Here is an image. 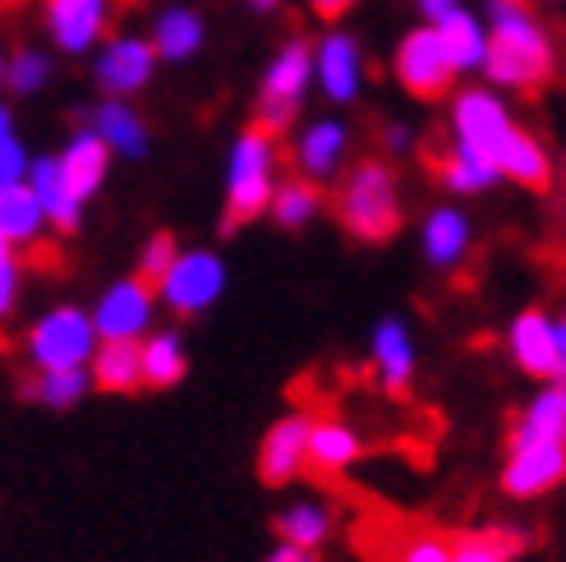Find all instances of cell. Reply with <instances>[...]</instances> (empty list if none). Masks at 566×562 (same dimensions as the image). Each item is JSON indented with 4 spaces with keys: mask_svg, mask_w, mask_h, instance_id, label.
<instances>
[{
    "mask_svg": "<svg viewBox=\"0 0 566 562\" xmlns=\"http://www.w3.org/2000/svg\"><path fill=\"white\" fill-rule=\"evenodd\" d=\"M493 33H489V55L484 70L502 89H521L534 93L553 79V42L544 33V23L534 19V10L525 0H493Z\"/></svg>",
    "mask_w": 566,
    "mask_h": 562,
    "instance_id": "obj_1",
    "label": "cell"
},
{
    "mask_svg": "<svg viewBox=\"0 0 566 562\" xmlns=\"http://www.w3.org/2000/svg\"><path fill=\"white\" fill-rule=\"evenodd\" d=\"M336 217L355 240H391L401 231V194L387 162H359L336 189Z\"/></svg>",
    "mask_w": 566,
    "mask_h": 562,
    "instance_id": "obj_2",
    "label": "cell"
},
{
    "mask_svg": "<svg viewBox=\"0 0 566 562\" xmlns=\"http://www.w3.org/2000/svg\"><path fill=\"white\" fill-rule=\"evenodd\" d=\"M276 194V134L249 125L231 153V180H226V217L221 227L235 231L244 221L263 217Z\"/></svg>",
    "mask_w": 566,
    "mask_h": 562,
    "instance_id": "obj_3",
    "label": "cell"
},
{
    "mask_svg": "<svg viewBox=\"0 0 566 562\" xmlns=\"http://www.w3.org/2000/svg\"><path fill=\"white\" fill-rule=\"evenodd\" d=\"M97 342V327L93 319L83 314V309H55V314H46L33 336H28V355H33L38 370L46 374H61V370H83V360H93V346Z\"/></svg>",
    "mask_w": 566,
    "mask_h": 562,
    "instance_id": "obj_4",
    "label": "cell"
},
{
    "mask_svg": "<svg viewBox=\"0 0 566 562\" xmlns=\"http://www.w3.org/2000/svg\"><path fill=\"white\" fill-rule=\"evenodd\" d=\"M461 70L451 65V55L438 38L433 23L415 28V33L401 42V51H396V79H401V89L419 102H438L451 93V79H457Z\"/></svg>",
    "mask_w": 566,
    "mask_h": 562,
    "instance_id": "obj_5",
    "label": "cell"
},
{
    "mask_svg": "<svg viewBox=\"0 0 566 562\" xmlns=\"http://www.w3.org/2000/svg\"><path fill=\"white\" fill-rule=\"evenodd\" d=\"M308 74H314V51H308L304 42H286L281 46V55L272 61L268 79H263V93H259V121L268 134H281L291 121H295V106L304 97V83Z\"/></svg>",
    "mask_w": 566,
    "mask_h": 562,
    "instance_id": "obj_6",
    "label": "cell"
},
{
    "mask_svg": "<svg viewBox=\"0 0 566 562\" xmlns=\"http://www.w3.org/2000/svg\"><path fill=\"white\" fill-rule=\"evenodd\" d=\"M451 129H457V144L461 148L489 157L493 166H497L502 148L512 144V134H516L512 116H506V106L493 93H484V89H465L457 97V106H451Z\"/></svg>",
    "mask_w": 566,
    "mask_h": 562,
    "instance_id": "obj_7",
    "label": "cell"
},
{
    "mask_svg": "<svg viewBox=\"0 0 566 562\" xmlns=\"http://www.w3.org/2000/svg\"><path fill=\"white\" fill-rule=\"evenodd\" d=\"M566 480V443H530L506 447L502 489L512 498H539Z\"/></svg>",
    "mask_w": 566,
    "mask_h": 562,
    "instance_id": "obj_8",
    "label": "cell"
},
{
    "mask_svg": "<svg viewBox=\"0 0 566 562\" xmlns=\"http://www.w3.org/2000/svg\"><path fill=\"white\" fill-rule=\"evenodd\" d=\"M226 287V268L217 254H203V249H193V254H180L176 268L166 272L161 281V300L176 309V314H198V309H208Z\"/></svg>",
    "mask_w": 566,
    "mask_h": 562,
    "instance_id": "obj_9",
    "label": "cell"
},
{
    "mask_svg": "<svg viewBox=\"0 0 566 562\" xmlns=\"http://www.w3.org/2000/svg\"><path fill=\"white\" fill-rule=\"evenodd\" d=\"M148 319H153V287H144L138 277L111 287L93 309V327L102 342H138L148 332Z\"/></svg>",
    "mask_w": 566,
    "mask_h": 562,
    "instance_id": "obj_10",
    "label": "cell"
},
{
    "mask_svg": "<svg viewBox=\"0 0 566 562\" xmlns=\"http://www.w3.org/2000/svg\"><path fill=\"white\" fill-rule=\"evenodd\" d=\"M308 434H314L308 415L276 419V425L268 429V438H263V447H259V475H263V485L281 489V485H291L295 475L308 466Z\"/></svg>",
    "mask_w": 566,
    "mask_h": 562,
    "instance_id": "obj_11",
    "label": "cell"
},
{
    "mask_svg": "<svg viewBox=\"0 0 566 562\" xmlns=\"http://www.w3.org/2000/svg\"><path fill=\"white\" fill-rule=\"evenodd\" d=\"M512 355L525 374L534 378H562V351H557V327L539 314V309H530L512 323Z\"/></svg>",
    "mask_w": 566,
    "mask_h": 562,
    "instance_id": "obj_12",
    "label": "cell"
},
{
    "mask_svg": "<svg viewBox=\"0 0 566 562\" xmlns=\"http://www.w3.org/2000/svg\"><path fill=\"white\" fill-rule=\"evenodd\" d=\"M46 28L61 51H88L106 28V0H46Z\"/></svg>",
    "mask_w": 566,
    "mask_h": 562,
    "instance_id": "obj_13",
    "label": "cell"
},
{
    "mask_svg": "<svg viewBox=\"0 0 566 562\" xmlns=\"http://www.w3.org/2000/svg\"><path fill=\"white\" fill-rule=\"evenodd\" d=\"M148 79H153V46H148V42H138V38H116V42L102 51V61H97V83H102L111 97H129V93L144 89Z\"/></svg>",
    "mask_w": 566,
    "mask_h": 562,
    "instance_id": "obj_14",
    "label": "cell"
},
{
    "mask_svg": "<svg viewBox=\"0 0 566 562\" xmlns=\"http://www.w3.org/2000/svg\"><path fill=\"white\" fill-rule=\"evenodd\" d=\"M106 166H111V148L97 129H78L70 138V148L61 153V171H65V185L78 204H88L93 194L102 189L106 180Z\"/></svg>",
    "mask_w": 566,
    "mask_h": 562,
    "instance_id": "obj_15",
    "label": "cell"
},
{
    "mask_svg": "<svg viewBox=\"0 0 566 562\" xmlns=\"http://www.w3.org/2000/svg\"><path fill=\"white\" fill-rule=\"evenodd\" d=\"M314 70H318L323 93H327L332 102H350V97L359 93V74H364V61H359L355 38L332 33V38L318 46V55H314Z\"/></svg>",
    "mask_w": 566,
    "mask_h": 562,
    "instance_id": "obj_16",
    "label": "cell"
},
{
    "mask_svg": "<svg viewBox=\"0 0 566 562\" xmlns=\"http://www.w3.org/2000/svg\"><path fill=\"white\" fill-rule=\"evenodd\" d=\"M530 443H566V383L544 387L539 397L525 406L506 447H530Z\"/></svg>",
    "mask_w": 566,
    "mask_h": 562,
    "instance_id": "obj_17",
    "label": "cell"
},
{
    "mask_svg": "<svg viewBox=\"0 0 566 562\" xmlns=\"http://www.w3.org/2000/svg\"><path fill=\"white\" fill-rule=\"evenodd\" d=\"M28 185H33V194L42 199V208H46V221L55 231H74L78 227V212H83V204L70 194V185H65V171H61V157H42V162H33L28 166Z\"/></svg>",
    "mask_w": 566,
    "mask_h": 562,
    "instance_id": "obj_18",
    "label": "cell"
},
{
    "mask_svg": "<svg viewBox=\"0 0 566 562\" xmlns=\"http://www.w3.org/2000/svg\"><path fill=\"white\" fill-rule=\"evenodd\" d=\"M93 387H102V392H138L144 387V346L138 342H102L93 351Z\"/></svg>",
    "mask_w": 566,
    "mask_h": 562,
    "instance_id": "obj_19",
    "label": "cell"
},
{
    "mask_svg": "<svg viewBox=\"0 0 566 562\" xmlns=\"http://www.w3.org/2000/svg\"><path fill=\"white\" fill-rule=\"evenodd\" d=\"M374 360H378V374L387 383V392H406L410 374H415V342L401 319H382L374 332Z\"/></svg>",
    "mask_w": 566,
    "mask_h": 562,
    "instance_id": "obj_20",
    "label": "cell"
},
{
    "mask_svg": "<svg viewBox=\"0 0 566 562\" xmlns=\"http://www.w3.org/2000/svg\"><path fill=\"white\" fill-rule=\"evenodd\" d=\"M346 125H336V121H318V125H308L304 138L295 144V166L308 176V180H323L336 171V162L346 157Z\"/></svg>",
    "mask_w": 566,
    "mask_h": 562,
    "instance_id": "obj_21",
    "label": "cell"
},
{
    "mask_svg": "<svg viewBox=\"0 0 566 562\" xmlns=\"http://www.w3.org/2000/svg\"><path fill=\"white\" fill-rule=\"evenodd\" d=\"M355 457H359L355 429H346L342 419H318L314 434H308V470L332 480V475H342Z\"/></svg>",
    "mask_w": 566,
    "mask_h": 562,
    "instance_id": "obj_22",
    "label": "cell"
},
{
    "mask_svg": "<svg viewBox=\"0 0 566 562\" xmlns=\"http://www.w3.org/2000/svg\"><path fill=\"white\" fill-rule=\"evenodd\" d=\"M530 549V535L516 525H489V530H465L451 540V562H512Z\"/></svg>",
    "mask_w": 566,
    "mask_h": 562,
    "instance_id": "obj_23",
    "label": "cell"
},
{
    "mask_svg": "<svg viewBox=\"0 0 566 562\" xmlns=\"http://www.w3.org/2000/svg\"><path fill=\"white\" fill-rule=\"evenodd\" d=\"M470 249V221L457 208H438L423 221V254L433 268H457Z\"/></svg>",
    "mask_w": 566,
    "mask_h": 562,
    "instance_id": "obj_24",
    "label": "cell"
},
{
    "mask_svg": "<svg viewBox=\"0 0 566 562\" xmlns=\"http://www.w3.org/2000/svg\"><path fill=\"white\" fill-rule=\"evenodd\" d=\"M497 171H502V176H512V180L525 185V189H548V180H553V162H548V153L539 148V138L525 134V129H516V134H512V144H506L502 157H497Z\"/></svg>",
    "mask_w": 566,
    "mask_h": 562,
    "instance_id": "obj_25",
    "label": "cell"
},
{
    "mask_svg": "<svg viewBox=\"0 0 566 562\" xmlns=\"http://www.w3.org/2000/svg\"><path fill=\"white\" fill-rule=\"evenodd\" d=\"M42 221H46V208H42L38 194H33V185H10V189H0V236H6L10 244L38 240Z\"/></svg>",
    "mask_w": 566,
    "mask_h": 562,
    "instance_id": "obj_26",
    "label": "cell"
},
{
    "mask_svg": "<svg viewBox=\"0 0 566 562\" xmlns=\"http://www.w3.org/2000/svg\"><path fill=\"white\" fill-rule=\"evenodd\" d=\"M93 129L106 138V148L120 153V157H144L148 153V129H144V121H138L120 97H111L106 106H97Z\"/></svg>",
    "mask_w": 566,
    "mask_h": 562,
    "instance_id": "obj_27",
    "label": "cell"
},
{
    "mask_svg": "<svg viewBox=\"0 0 566 562\" xmlns=\"http://www.w3.org/2000/svg\"><path fill=\"white\" fill-rule=\"evenodd\" d=\"M433 28H438V38H442V46H447V55H451V65H457V70L484 65V55H489V33L479 28L474 14L451 10V14H447L442 23H433Z\"/></svg>",
    "mask_w": 566,
    "mask_h": 562,
    "instance_id": "obj_28",
    "label": "cell"
},
{
    "mask_svg": "<svg viewBox=\"0 0 566 562\" xmlns=\"http://www.w3.org/2000/svg\"><path fill=\"white\" fill-rule=\"evenodd\" d=\"M433 171H438V180L447 189H457V194H474V189H484V185L497 180V166L489 157L461 148V144H451L447 153H438L433 157Z\"/></svg>",
    "mask_w": 566,
    "mask_h": 562,
    "instance_id": "obj_29",
    "label": "cell"
},
{
    "mask_svg": "<svg viewBox=\"0 0 566 562\" xmlns=\"http://www.w3.org/2000/svg\"><path fill=\"white\" fill-rule=\"evenodd\" d=\"M185 370H189V360L176 332H157L144 342V387H176Z\"/></svg>",
    "mask_w": 566,
    "mask_h": 562,
    "instance_id": "obj_30",
    "label": "cell"
},
{
    "mask_svg": "<svg viewBox=\"0 0 566 562\" xmlns=\"http://www.w3.org/2000/svg\"><path fill=\"white\" fill-rule=\"evenodd\" d=\"M198 42H203V19L193 10H166L153 28V46L166 55V61H185V55L198 51Z\"/></svg>",
    "mask_w": 566,
    "mask_h": 562,
    "instance_id": "obj_31",
    "label": "cell"
},
{
    "mask_svg": "<svg viewBox=\"0 0 566 562\" xmlns=\"http://www.w3.org/2000/svg\"><path fill=\"white\" fill-rule=\"evenodd\" d=\"M323 208V194L314 180H304V176H291V180H281L276 194H272V217L281 221V227H304V221H314Z\"/></svg>",
    "mask_w": 566,
    "mask_h": 562,
    "instance_id": "obj_32",
    "label": "cell"
},
{
    "mask_svg": "<svg viewBox=\"0 0 566 562\" xmlns=\"http://www.w3.org/2000/svg\"><path fill=\"white\" fill-rule=\"evenodd\" d=\"M327 530H332V517H327V508H318V502H295V508H286L276 517V535L295 549H308V553L327 540Z\"/></svg>",
    "mask_w": 566,
    "mask_h": 562,
    "instance_id": "obj_33",
    "label": "cell"
},
{
    "mask_svg": "<svg viewBox=\"0 0 566 562\" xmlns=\"http://www.w3.org/2000/svg\"><path fill=\"white\" fill-rule=\"evenodd\" d=\"M88 374L83 370H61V374H46V370H38V378H28V397L33 402H42V406H55V410H65V406H74L83 392H88Z\"/></svg>",
    "mask_w": 566,
    "mask_h": 562,
    "instance_id": "obj_34",
    "label": "cell"
},
{
    "mask_svg": "<svg viewBox=\"0 0 566 562\" xmlns=\"http://www.w3.org/2000/svg\"><path fill=\"white\" fill-rule=\"evenodd\" d=\"M176 259H180L176 236H171V231H157V236L144 244V254H138V268H134V277L144 281V287L161 291V281H166V272L176 268Z\"/></svg>",
    "mask_w": 566,
    "mask_h": 562,
    "instance_id": "obj_35",
    "label": "cell"
},
{
    "mask_svg": "<svg viewBox=\"0 0 566 562\" xmlns=\"http://www.w3.org/2000/svg\"><path fill=\"white\" fill-rule=\"evenodd\" d=\"M46 74H51V65H46V55H38V51H19L10 61V70H6L14 93H38L46 83Z\"/></svg>",
    "mask_w": 566,
    "mask_h": 562,
    "instance_id": "obj_36",
    "label": "cell"
},
{
    "mask_svg": "<svg viewBox=\"0 0 566 562\" xmlns=\"http://www.w3.org/2000/svg\"><path fill=\"white\" fill-rule=\"evenodd\" d=\"M28 153H23V144L10 134V138H0V189H10V185H23V176H28Z\"/></svg>",
    "mask_w": 566,
    "mask_h": 562,
    "instance_id": "obj_37",
    "label": "cell"
},
{
    "mask_svg": "<svg viewBox=\"0 0 566 562\" xmlns=\"http://www.w3.org/2000/svg\"><path fill=\"white\" fill-rule=\"evenodd\" d=\"M396 562H451V540H442V535H415Z\"/></svg>",
    "mask_w": 566,
    "mask_h": 562,
    "instance_id": "obj_38",
    "label": "cell"
},
{
    "mask_svg": "<svg viewBox=\"0 0 566 562\" xmlns=\"http://www.w3.org/2000/svg\"><path fill=\"white\" fill-rule=\"evenodd\" d=\"M19 263L10 259V263H0V319H6L10 314V309H14V300H19Z\"/></svg>",
    "mask_w": 566,
    "mask_h": 562,
    "instance_id": "obj_39",
    "label": "cell"
},
{
    "mask_svg": "<svg viewBox=\"0 0 566 562\" xmlns=\"http://www.w3.org/2000/svg\"><path fill=\"white\" fill-rule=\"evenodd\" d=\"M308 6H314V14H318V19H327V23H332V19L350 14V10H355V0H308Z\"/></svg>",
    "mask_w": 566,
    "mask_h": 562,
    "instance_id": "obj_40",
    "label": "cell"
},
{
    "mask_svg": "<svg viewBox=\"0 0 566 562\" xmlns=\"http://www.w3.org/2000/svg\"><path fill=\"white\" fill-rule=\"evenodd\" d=\"M419 10H423V19H429V23H442L451 10H457V0H419Z\"/></svg>",
    "mask_w": 566,
    "mask_h": 562,
    "instance_id": "obj_41",
    "label": "cell"
},
{
    "mask_svg": "<svg viewBox=\"0 0 566 562\" xmlns=\"http://www.w3.org/2000/svg\"><path fill=\"white\" fill-rule=\"evenodd\" d=\"M268 562H314V553H308V549H295V544H281Z\"/></svg>",
    "mask_w": 566,
    "mask_h": 562,
    "instance_id": "obj_42",
    "label": "cell"
},
{
    "mask_svg": "<svg viewBox=\"0 0 566 562\" xmlns=\"http://www.w3.org/2000/svg\"><path fill=\"white\" fill-rule=\"evenodd\" d=\"M406 144H410L406 129H401V125H391V129H387V148H406Z\"/></svg>",
    "mask_w": 566,
    "mask_h": 562,
    "instance_id": "obj_43",
    "label": "cell"
},
{
    "mask_svg": "<svg viewBox=\"0 0 566 562\" xmlns=\"http://www.w3.org/2000/svg\"><path fill=\"white\" fill-rule=\"evenodd\" d=\"M557 351H562V378H557V383H566V319H562V327H557Z\"/></svg>",
    "mask_w": 566,
    "mask_h": 562,
    "instance_id": "obj_44",
    "label": "cell"
},
{
    "mask_svg": "<svg viewBox=\"0 0 566 562\" xmlns=\"http://www.w3.org/2000/svg\"><path fill=\"white\" fill-rule=\"evenodd\" d=\"M10 134H14V129H10V111L0 106V138H10Z\"/></svg>",
    "mask_w": 566,
    "mask_h": 562,
    "instance_id": "obj_45",
    "label": "cell"
},
{
    "mask_svg": "<svg viewBox=\"0 0 566 562\" xmlns=\"http://www.w3.org/2000/svg\"><path fill=\"white\" fill-rule=\"evenodd\" d=\"M10 249H14V244H10L6 236H0V263H10V259H14V254H10Z\"/></svg>",
    "mask_w": 566,
    "mask_h": 562,
    "instance_id": "obj_46",
    "label": "cell"
},
{
    "mask_svg": "<svg viewBox=\"0 0 566 562\" xmlns=\"http://www.w3.org/2000/svg\"><path fill=\"white\" fill-rule=\"evenodd\" d=\"M253 6H263V10H268V6H276V0H253Z\"/></svg>",
    "mask_w": 566,
    "mask_h": 562,
    "instance_id": "obj_47",
    "label": "cell"
},
{
    "mask_svg": "<svg viewBox=\"0 0 566 562\" xmlns=\"http://www.w3.org/2000/svg\"><path fill=\"white\" fill-rule=\"evenodd\" d=\"M6 70H10V65H6V61H0V83H6Z\"/></svg>",
    "mask_w": 566,
    "mask_h": 562,
    "instance_id": "obj_48",
    "label": "cell"
},
{
    "mask_svg": "<svg viewBox=\"0 0 566 562\" xmlns=\"http://www.w3.org/2000/svg\"><path fill=\"white\" fill-rule=\"evenodd\" d=\"M125 6H129V0H125Z\"/></svg>",
    "mask_w": 566,
    "mask_h": 562,
    "instance_id": "obj_49",
    "label": "cell"
}]
</instances>
